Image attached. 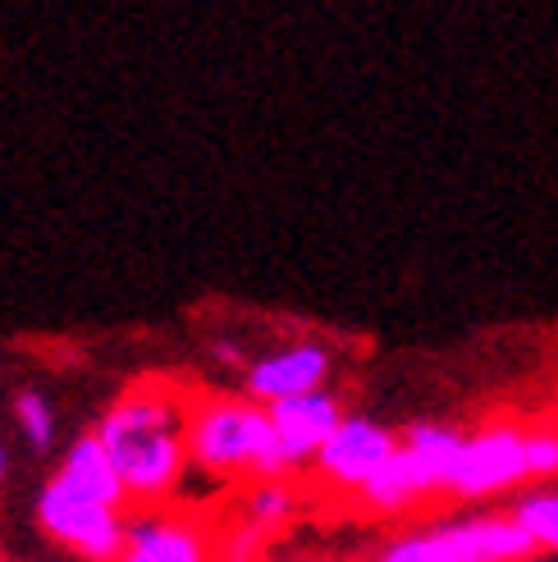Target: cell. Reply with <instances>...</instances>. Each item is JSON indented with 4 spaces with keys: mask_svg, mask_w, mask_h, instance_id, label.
Listing matches in <instances>:
<instances>
[{
    "mask_svg": "<svg viewBox=\"0 0 558 562\" xmlns=\"http://www.w3.org/2000/svg\"><path fill=\"white\" fill-rule=\"evenodd\" d=\"M188 398L192 384L170 375H137L97 420L133 513L170 508L188 475Z\"/></svg>",
    "mask_w": 558,
    "mask_h": 562,
    "instance_id": "6da1fadb",
    "label": "cell"
},
{
    "mask_svg": "<svg viewBox=\"0 0 558 562\" xmlns=\"http://www.w3.org/2000/svg\"><path fill=\"white\" fill-rule=\"evenodd\" d=\"M183 435H188V462L207 471L211 481H230L247 490L293 475V467L275 443L270 412L247 398V393L192 389Z\"/></svg>",
    "mask_w": 558,
    "mask_h": 562,
    "instance_id": "7a4b0ae2",
    "label": "cell"
},
{
    "mask_svg": "<svg viewBox=\"0 0 558 562\" xmlns=\"http://www.w3.org/2000/svg\"><path fill=\"white\" fill-rule=\"evenodd\" d=\"M37 526H42L46 540L78 553L82 562H115L124 553L129 513L78 494L60 481V475H51L37 494Z\"/></svg>",
    "mask_w": 558,
    "mask_h": 562,
    "instance_id": "3957f363",
    "label": "cell"
},
{
    "mask_svg": "<svg viewBox=\"0 0 558 562\" xmlns=\"http://www.w3.org/2000/svg\"><path fill=\"white\" fill-rule=\"evenodd\" d=\"M522 481H532V471H526V430L513 426V420H494V426H481L477 435L462 439L449 498H467V503L494 498Z\"/></svg>",
    "mask_w": 558,
    "mask_h": 562,
    "instance_id": "277c9868",
    "label": "cell"
},
{
    "mask_svg": "<svg viewBox=\"0 0 558 562\" xmlns=\"http://www.w3.org/2000/svg\"><path fill=\"white\" fill-rule=\"evenodd\" d=\"M115 562H215V517L179 503L129 513L124 553Z\"/></svg>",
    "mask_w": 558,
    "mask_h": 562,
    "instance_id": "5b68a950",
    "label": "cell"
},
{
    "mask_svg": "<svg viewBox=\"0 0 558 562\" xmlns=\"http://www.w3.org/2000/svg\"><path fill=\"white\" fill-rule=\"evenodd\" d=\"M403 435H394L389 426H380V420L371 416H348L339 430H334V439L321 448L316 458V471L321 481L334 485V490H348L357 494L367 481H376V475L394 462Z\"/></svg>",
    "mask_w": 558,
    "mask_h": 562,
    "instance_id": "8992f818",
    "label": "cell"
},
{
    "mask_svg": "<svg viewBox=\"0 0 558 562\" xmlns=\"http://www.w3.org/2000/svg\"><path fill=\"white\" fill-rule=\"evenodd\" d=\"M330 371H334V352L325 344H316V339L289 344V348H279L243 371V393L253 403L270 407V403H284V398H302V393H321Z\"/></svg>",
    "mask_w": 558,
    "mask_h": 562,
    "instance_id": "52a82bcc",
    "label": "cell"
},
{
    "mask_svg": "<svg viewBox=\"0 0 558 562\" xmlns=\"http://www.w3.org/2000/svg\"><path fill=\"white\" fill-rule=\"evenodd\" d=\"M270 426H275V443L284 462L298 471V467H316L321 448L334 439V430L348 420L339 393H302V398H284V403H270Z\"/></svg>",
    "mask_w": 558,
    "mask_h": 562,
    "instance_id": "ba28073f",
    "label": "cell"
},
{
    "mask_svg": "<svg viewBox=\"0 0 558 562\" xmlns=\"http://www.w3.org/2000/svg\"><path fill=\"white\" fill-rule=\"evenodd\" d=\"M55 475H60V481L69 490H78V494H88L97 503H110V508L133 513V503L124 494V481H120V471H115V462H110V453H105V443H101L97 430L78 435L69 443V453L60 458V471H55Z\"/></svg>",
    "mask_w": 558,
    "mask_h": 562,
    "instance_id": "9c48e42d",
    "label": "cell"
},
{
    "mask_svg": "<svg viewBox=\"0 0 558 562\" xmlns=\"http://www.w3.org/2000/svg\"><path fill=\"white\" fill-rule=\"evenodd\" d=\"M462 430L454 426H439V420H416V426L403 430V458L416 471V481L426 485V494H449L454 481V467L462 453Z\"/></svg>",
    "mask_w": 558,
    "mask_h": 562,
    "instance_id": "30bf717a",
    "label": "cell"
},
{
    "mask_svg": "<svg viewBox=\"0 0 558 562\" xmlns=\"http://www.w3.org/2000/svg\"><path fill=\"white\" fill-rule=\"evenodd\" d=\"M357 508L361 513H371V517H403V513H412L416 503H426L431 494H426V485L416 481V471L408 467V458H403V443H399V453H394V462H389L376 481H367L357 494Z\"/></svg>",
    "mask_w": 558,
    "mask_h": 562,
    "instance_id": "8fae6325",
    "label": "cell"
},
{
    "mask_svg": "<svg viewBox=\"0 0 558 562\" xmlns=\"http://www.w3.org/2000/svg\"><path fill=\"white\" fill-rule=\"evenodd\" d=\"M371 562H471L462 536L454 521H444L435 530H412V536L389 540Z\"/></svg>",
    "mask_w": 558,
    "mask_h": 562,
    "instance_id": "7c38bea8",
    "label": "cell"
},
{
    "mask_svg": "<svg viewBox=\"0 0 558 562\" xmlns=\"http://www.w3.org/2000/svg\"><path fill=\"white\" fill-rule=\"evenodd\" d=\"M298 513V494L289 481H266V485H247L243 490V517L261 526L266 536H275V530H284Z\"/></svg>",
    "mask_w": 558,
    "mask_h": 562,
    "instance_id": "4fadbf2b",
    "label": "cell"
},
{
    "mask_svg": "<svg viewBox=\"0 0 558 562\" xmlns=\"http://www.w3.org/2000/svg\"><path fill=\"white\" fill-rule=\"evenodd\" d=\"M513 521L532 536L536 549L558 553V490H532L513 503Z\"/></svg>",
    "mask_w": 558,
    "mask_h": 562,
    "instance_id": "5bb4252c",
    "label": "cell"
},
{
    "mask_svg": "<svg viewBox=\"0 0 558 562\" xmlns=\"http://www.w3.org/2000/svg\"><path fill=\"white\" fill-rule=\"evenodd\" d=\"M270 536L261 526H253L243 513L215 517V562H261Z\"/></svg>",
    "mask_w": 558,
    "mask_h": 562,
    "instance_id": "9a60e30c",
    "label": "cell"
},
{
    "mask_svg": "<svg viewBox=\"0 0 558 562\" xmlns=\"http://www.w3.org/2000/svg\"><path fill=\"white\" fill-rule=\"evenodd\" d=\"M14 420H19V430L27 435V443H33L37 453H46V448L55 443V412H51V403L42 398L37 389H19L14 393Z\"/></svg>",
    "mask_w": 558,
    "mask_h": 562,
    "instance_id": "2e32d148",
    "label": "cell"
},
{
    "mask_svg": "<svg viewBox=\"0 0 558 562\" xmlns=\"http://www.w3.org/2000/svg\"><path fill=\"white\" fill-rule=\"evenodd\" d=\"M526 471H532V481H554L558 475V426L526 430Z\"/></svg>",
    "mask_w": 558,
    "mask_h": 562,
    "instance_id": "e0dca14e",
    "label": "cell"
},
{
    "mask_svg": "<svg viewBox=\"0 0 558 562\" xmlns=\"http://www.w3.org/2000/svg\"><path fill=\"white\" fill-rule=\"evenodd\" d=\"M211 357H215V361H225V367H238V371L253 367V361H243V357H238L234 344H211Z\"/></svg>",
    "mask_w": 558,
    "mask_h": 562,
    "instance_id": "ac0fdd59",
    "label": "cell"
},
{
    "mask_svg": "<svg viewBox=\"0 0 558 562\" xmlns=\"http://www.w3.org/2000/svg\"><path fill=\"white\" fill-rule=\"evenodd\" d=\"M5 467H10V462H5V448H0V481H5Z\"/></svg>",
    "mask_w": 558,
    "mask_h": 562,
    "instance_id": "d6986e66",
    "label": "cell"
}]
</instances>
